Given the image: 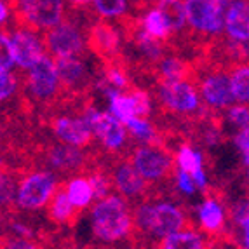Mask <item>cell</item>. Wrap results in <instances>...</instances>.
<instances>
[{
    "label": "cell",
    "mask_w": 249,
    "mask_h": 249,
    "mask_svg": "<svg viewBox=\"0 0 249 249\" xmlns=\"http://www.w3.org/2000/svg\"><path fill=\"white\" fill-rule=\"evenodd\" d=\"M89 229L92 239L101 244L125 241L134 230V213L129 200L117 192L96 200L89 213Z\"/></svg>",
    "instance_id": "obj_1"
},
{
    "label": "cell",
    "mask_w": 249,
    "mask_h": 249,
    "mask_svg": "<svg viewBox=\"0 0 249 249\" xmlns=\"http://www.w3.org/2000/svg\"><path fill=\"white\" fill-rule=\"evenodd\" d=\"M133 213L134 230L157 242L185 229L188 223L187 211L179 204L167 199H143L136 204Z\"/></svg>",
    "instance_id": "obj_2"
},
{
    "label": "cell",
    "mask_w": 249,
    "mask_h": 249,
    "mask_svg": "<svg viewBox=\"0 0 249 249\" xmlns=\"http://www.w3.org/2000/svg\"><path fill=\"white\" fill-rule=\"evenodd\" d=\"M59 188L58 176L49 169L30 171L18 179L16 206L19 211H42L47 208Z\"/></svg>",
    "instance_id": "obj_3"
},
{
    "label": "cell",
    "mask_w": 249,
    "mask_h": 249,
    "mask_svg": "<svg viewBox=\"0 0 249 249\" xmlns=\"http://www.w3.org/2000/svg\"><path fill=\"white\" fill-rule=\"evenodd\" d=\"M157 100L167 112L181 117L199 115L204 107L199 88L192 80H176V82L159 80Z\"/></svg>",
    "instance_id": "obj_4"
},
{
    "label": "cell",
    "mask_w": 249,
    "mask_h": 249,
    "mask_svg": "<svg viewBox=\"0 0 249 249\" xmlns=\"http://www.w3.org/2000/svg\"><path fill=\"white\" fill-rule=\"evenodd\" d=\"M129 160L148 183H159L171 176L176 169L175 155L160 143L138 145L133 148Z\"/></svg>",
    "instance_id": "obj_5"
},
{
    "label": "cell",
    "mask_w": 249,
    "mask_h": 249,
    "mask_svg": "<svg viewBox=\"0 0 249 249\" xmlns=\"http://www.w3.org/2000/svg\"><path fill=\"white\" fill-rule=\"evenodd\" d=\"M19 25L49 32L65 21V0H13Z\"/></svg>",
    "instance_id": "obj_6"
},
{
    "label": "cell",
    "mask_w": 249,
    "mask_h": 249,
    "mask_svg": "<svg viewBox=\"0 0 249 249\" xmlns=\"http://www.w3.org/2000/svg\"><path fill=\"white\" fill-rule=\"evenodd\" d=\"M188 28L202 38H218L225 32L227 9L218 0H185Z\"/></svg>",
    "instance_id": "obj_7"
},
{
    "label": "cell",
    "mask_w": 249,
    "mask_h": 249,
    "mask_svg": "<svg viewBox=\"0 0 249 249\" xmlns=\"http://www.w3.org/2000/svg\"><path fill=\"white\" fill-rule=\"evenodd\" d=\"M9 34V49L13 54L14 67L19 70H32L35 65L47 56V47L44 37L38 35L37 30L25 25H18Z\"/></svg>",
    "instance_id": "obj_8"
},
{
    "label": "cell",
    "mask_w": 249,
    "mask_h": 249,
    "mask_svg": "<svg viewBox=\"0 0 249 249\" xmlns=\"http://www.w3.org/2000/svg\"><path fill=\"white\" fill-rule=\"evenodd\" d=\"M47 54L54 59L82 56L88 47V34H84L75 21L65 19L44 35Z\"/></svg>",
    "instance_id": "obj_9"
},
{
    "label": "cell",
    "mask_w": 249,
    "mask_h": 249,
    "mask_svg": "<svg viewBox=\"0 0 249 249\" xmlns=\"http://www.w3.org/2000/svg\"><path fill=\"white\" fill-rule=\"evenodd\" d=\"M82 115L89 121L94 138L103 146V150H107V152H121L127 145V127H125L124 122L119 121L108 110H100V108L96 107H89L86 108V112Z\"/></svg>",
    "instance_id": "obj_10"
},
{
    "label": "cell",
    "mask_w": 249,
    "mask_h": 249,
    "mask_svg": "<svg viewBox=\"0 0 249 249\" xmlns=\"http://www.w3.org/2000/svg\"><path fill=\"white\" fill-rule=\"evenodd\" d=\"M202 98L204 107L214 112H227L230 107L237 103L235 94L232 89V79L230 71L223 68H213L200 77L197 84Z\"/></svg>",
    "instance_id": "obj_11"
},
{
    "label": "cell",
    "mask_w": 249,
    "mask_h": 249,
    "mask_svg": "<svg viewBox=\"0 0 249 249\" xmlns=\"http://www.w3.org/2000/svg\"><path fill=\"white\" fill-rule=\"evenodd\" d=\"M63 89L58 63L47 54L38 65L26 71V91L38 103H51Z\"/></svg>",
    "instance_id": "obj_12"
},
{
    "label": "cell",
    "mask_w": 249,
    "mask_h": 249,
    "mask_svg": "<svg viewBox=\"0 0 249 249\" xmlns=\"http://www.w3.org/2000/svg\"><path fill=\"white\" fill-rule=\"evenodd\" d=\"M88 47L94 56L113 63V59L121 54L122 35L112 21L100 19L92 23L88 32Z\"/></svg>",
    "instance_id": "obj_13"
},
{
    "label": "cell",
    "mask_w": 249,
    "mask_h": 249,
    "mask_svg": "<svg viewBox=\"0 0 249 249\" xmlns=\"http://www.w3.org/2000/svg\"><path fill=\"white\" fill-rule=\"evenodd\" d=\"M51 127L58 142L77 148L89 146L94 138L91 124L84 115H59L51 122Z\"/></svg>",
    "instance_id": "obj_14"
},
{
    "label": "cell",
    "mask_w": 249,
    "mask_h": 249,
    "mask_svg": "<svg viewBox=\"0 0 249 249\" xmlns=\"http://www.w3.org/2000/svg\"><path fill=\"white\" fill-rule=\"evenodd\" d=\"M44 162L47 169L53 171L54 175L73 176L86 166V154L82 152V148L58 142L46 150Z\"/></svg>",
    "instance_id": "obj_15"
},
{
    "label": "cell",
    "mask_w": 249,
    "mask_h": 249,
    "mask_svg": "<svg viewBox=\"0 0 249 249\" xmlns=\"http://www.w3.org/2000/svg\"><path fill=\"white\" fill-rule=\"evenodd\" d=\"M113 190L127 200H136L145 197L150 183L143 178L131 160H119L110 171Z\"/></svg>",
    "instance_id": "obj_16"
},
{
    "label": "cell",
    "mask_w": 249,
    "mask_h": 249,
    "mask_svg": "<svg viewBox=\"0 0 249 249\" xmlns=\"http://www.w3.org/2000/svg\"><path fill=\"white\" fill-rule=\"evenodd\" d=\"M225 38L232 46H249V0H232L225 13Z\"/></svg>",
    "instance_id": "obj_17"
},
{
    "label": "cell",
    "mask_w": 249,
    "mask_h": 249,
    "mask_svg": "<svg viewBox=\"0 0 249 249\" xmlns=\"http://www.w3.org/2000/svg\"><path fill=\"white\" fill-rule=\"evenodd\" d=\"M56 63H58V71L63 89H68L71 92H80L84 89H88L91 84H94L92 82L91 68L80 56L56 59Z\"/></svg>",
    "instance_id": "obj_18"
},
{
    "label": "cell",
    "mask_w": 249,
    "mask_h": 249,
    "mask_svg": "<svg viewBox=\"0 0 249 249\" xmlns=\"http://www.w3.org/2000/svg\"><path fill=\"white\" fill-rule=\"evenodd\" d=\"M175 160L178 169L192 175V178L196 179L199 192H208L209 178L206 169H204V155L199 148L188 145V143H181L176 150Z\"/></svg>",
    "instance_id": "obj_19"
},
{
    "label": "cell",
    "mask_w": 249,
    "mask_h": 249,
    "mask_svg": "<svg viewBox=\"0 0 249 249\" xmlns=\"http://www.w3.org/2000/svg\"><path fill=\"white\" fill-rule=\"evenodd\" d=\"M196 218L199 230L209 235H216L227 225V209L218 197H204L196 209Z\"/></svg>",
    "instance_id": "obj_20"
},
{
    "label": "cell",
    "mask_w": 249,
    "mask_h": 249,
    "mask_svg": "<svg viewBox=\"0 0 249 249\" xmlns=\"http://www.w3.org/2000/svg\"><path fill=\"white\" fill-rule=\"evenodd\" d=\"M65 192H67L68 199L71 200L75 208L79 211L92 208V204L96 202L94 190H92L91 179L88 175H73L65 181L63 185Z\"/></svg>",
    "instance_id": "obj_21"
},
{
    "label": "cell",
    "mask_w": 249,
    "mask_h": 249,
    "mask_svg": "<svg viewBox=\"0 0 249 249\" xmlns=\"http://www.w3.org/2000/svg\"><path fill=\"white\" fill-rule=\"evenodd\" d=\"M157 249H208V239L202 230L185 227L157 242Z\"/></svg>",
    "instance_id": "obj_22"
},
{
    "label": "cell",
    "mask_w": 249,
    "mask_h": 249,
    "mask_svg": "<svg viewBox=\"0 0 249 249\" xmlns=\"http://www.w3.org/2000/svg\"><path fill=\"white\" fill-rule=\"evenodd\" d=\"M100 91L105 94L108 103V112L115 115L121 122H129L131 119L136 117V110H134L133 98L129 94V91H119V89L108 88L103 84H96Z\"/></svg>",
    "instance_id": "obj_23"
},
{
    "label": "cell",
    "mask_w": 249,
    "mask_h": 249,
    "mask_svg": "<svg viewBox=\"0 0 249 249\" xmlns=\"http://www.w3.org/2000/svg\"><path fill=\"white\" fill-rule=\"evenodd\" d=\"M136 25L143 32H146L150 37L157 38V40L167 42L173 37V30H171L169 21L166 19V16L162 14V11L157 5L146 7L142 16H140V19H136Z\"/></svg>",
    "instance_id": "obj_24"
},
{
    "label": "cell",
    "mask_w": 249,
    "mask_h": 249,
    "mask_svg": "<svg viewBox=\"0 0 249 249\" xmlns=\"http://www.w3.org/2000/svg\"><path fill=\"white\" fill-rule=\"evenodd\" d=\"M131 40H133V46L136 47L138 54H140L146 63L157 65V63L166 56V42L150 37V35L146 34V32H143L138 25L134 26Z\"/></svg>",
    "instance_id": "obj_25"
},
{
    "label": "cell",
    "mask_w": 249,
    "mask_h": 249,
    "mask_svg": "<svg viewBox=\"0 0 249 249\" xmlns=\"http://www.w3.org/2000/svg\"><path fill=\"white\" fill-rule=\"evenodd\" d=\"M159 80L176 82V80H190L192 68L187 61L175 54H166L160 61L155 65Z\"/></svg>",
    "instance_id": "obj_26"
},
{
    "label": "cell",
    "mask_w": 249,
    "mask_h": 249,
    "mask_svg": "<svg viewBox=\"0 0 249 249\" xmlns=\"http://www.w3.org/2000/svg\"><path fill=\"white\" fill-rule=\"evenodd\" d=\"M47 214H49V218L54 223H58V225H71L77 220L79 209L75 208L73 204H71V200L68 199L63 185L58 188L56 196L53 197L51 204L47 206Z\"/></svg>",
    "instance_id": "obj_27"
},
{
    "label": "cell",
    "mask_w": 249,
    "mask_h": 249,
    "mask_svg": "<svg viewBox=\"0 0 249 249\" xmlns=\"http://www.w3.org/2000/svg\"><path fill=\"white\" fill-rule=\"evenodd\" d=\"M162 11V14L169 21L173 35L181 34L183 30L188 28L187 21V7L185 0H155V4Z\"/></svg>",
    "instance_id": "obj_28"
},
{
    "label": "cell",
    "mask_w": 249,
    "mask_h": 249,
    "mask_svg": "<svg viewBox=\"0 0 249 249\" xmlns=\"http://www.w3.org/2000/svg\"><path fill=\"white\" fill-rule=\"evenodd\" d=\"M125 127L129 131V136L136 140L140 145H152L159 143V133L154 122H150L146 117H134L129 122H125Z\"/></svg>",
    "instance_id": "obj_29"
},
{
    "label": "cell",
    "mask_w": 249,
    "mask_h": 249,
    "mask_svg": "<svg viewBox=\"0 0 249 249\" xmlns=\"http://www.w3.org/2000/svg\"><path fill=\"white\" fill-rule=\"evenodd\" d=\"M232 89L237 103L249 105V61H239L230 68Z\"/></svg>",
    "instance_id": "obj_30"
},
{
    "label": "cell",
    "mask_w": 249,
    "mask_h": 249,
    "mask_svg": "<svg viewBox=\"0 0 249 249\" xmlns=\"http://www.w3.org/2000/svg\"><path fill=\"white\" fill-rule=\"evenodd\" d=\"M131 0H92V9L100 19L117 21L127 16Z\"/></svg>",
    "instance_id": "obj_31"
},
{
    "label": "cell",
    "mask_w": 249,
    "mask_h": 249,
    "mask_svg": "<svg viewBox=\"0 0 249 249\" xmlns=\"http://www.w3.org/2000/svg\"><path fill=\"white\" fill-rule=\"evenodd\" d=\"M98 84L119 89V91H129L131 89V80H129L127 71L119 63H107L103 68V75L98 80Z\"/></svg>",
    "instance_id": "obj_32"
},
{
    "label": "cell",
    "mask_w": 249,
    "mask_h": 249,
    "mask_svg": "<svg viewBox=\"0 0 249 249\" xmlns=\"http://www.w3.org/2000/svg\"><path fill=\"white\" fill-rule=\"evenodd\" d=\"M89 179H91V185H92V190H94V196H96V200L100 199H105L108 197L110 194H113V183H112V178L110 175L103 173L100 169H94L91 173H88Z\"/></svg>",
    "instance_id": "obj_33"
},
{
    "label": "cell",
    "mask_w": 249,
    "mask_h": 249,
    "mask_svg": "<svg viewBox=\"0 0 249 249\" xmlns=\"http://www.w3.org/2000/svg\"><path fill=\"white\" fill-rule=\"evenodd\" d=\"M225 119L235 131L239 129H248L249 127V105L235 103L225 112Z\"/></svg>",
    "instance_id": "obj_34"
},
{
    "label": "cell",
    "mask_w": 249,
    "mask_h": 249,
    "mask_svg": "<svg viewBox=\"0 0 249 249\" xmlns=\"http://www.w3.org/2000/svg\"><path fill=\"white\" fill-rule=\"evenodd\" d=\"M173 183H175V190L178 192V194H181L183 197H192L194 194L199 192L197 183H196V179L192 178V175L178 169V167H176L175 173H173Z\"/></svg>",
    "instance_id": "obj_35"
},
{
    "label": "cell",
    "mask_w": 249,
    "mask_h": 249,
    "mask_svg": "<svg viewBox=\"0 0 249 249\" xmlns=\"http://www.w3.org/2000/svg\"><path fill=\"white\" fill-rule=\"evenodd\" d=\"M129 94L133 98L134 110H136V117H146L148 119L152 115V110H154V101H152V96L148 94L143 89H129Z\"/></svg>",
    "instance_id": "obj_36"
},
{
    "label": "cell",
    "mask_w": 249,
    "mask_h": 249,
    "mask_svg": "<svg viewBox=\"0 0 249 249\" xmlns=\"http://www.w3.org/2000/svg\"><path fill=\"white\" fill-rule=\"evenodd\" d=\"M18 88H19V80L16 73L9 70H0V101L5 103L7 100H11L18 92Z\"/></svg>",
    "instance_id": "obj_37"
},
{
    "label": "cell",
    "mask_w": 249,
    "mask_h": 249,
    "mask_svg": "<svg viewBox=\"0 0 249 249\" xmlns=\"http://www.w3.org/2000/svg\"><path fill=\"white\" fill-rule=\"evenodd\" d=\"M16 192H18V181L13 178H9L4 173V175H2V181H0V202H2L4 208L14 206Z\"/></svg>",
    "instance_id": "obj_38"
},
{
    "label": "cell",
    "mask_w": 249,
    "mask_h": 249,
    "mask_svg": "<svg viewBox=\"0 0 249 249\" xmlns=\"http://www.w3.org/2000/svg\"><path fill=\"white\" fill-rule=\"evenodd\" d=\"M14 61H13V54L9 49V34L7 30H2V35H0V70H14Z\"/></svg>",
    "instance_id": "obj_39"
},
{
    "label": "cell",
    "mask_w": 249,
    "mask_h": 249,
    "mask_svg": "<svg viewBox=\"0 0 249 249\" xmlns=\"http://www.w3.org/2000/svg\"><path fill=\"white\" fill-rule=\"evenodd\" d=\"M2 249H42L38 242L34 241V237H18L7 235L2 242Z\"/></svg>",
    "instance_id": "obj_40"
},
{
    "label": "cell",
    "mask_w": 249,
    "mask_h": 249,
    "mask_svg": "<svg viewBox=\"0 0 249 249\" xmlns=\"http://www.w3.org/2000/svg\"><path fill=\"white\" fill-rule=\"evenodd\" d=\"M232 142H233V145H235V148L239 150V154H241L244 166L246 164H249V127L235 131V133H233Z\"/></svg>",
    "instance_id": "obj_41"
},
{
    "label": "cell",
    "mask_w": 249,
    "mask_h": 249,
    "mask_svg": "<svg viewBox=\"0 0 249 249\" xmlns=\"http://www.w3.org/2000/svg\"><path fill=\"white\" fill-rule=\"evenodd\" d=\"M16 14V9H14L13 0H0V23H2V28H7V21Z\"/></svg>",
    "instance_id": "obj_42"
},
{
    "label": "cell",
    "mask_w": 249,
    "mask_h": 249,
    "mask_svg": "<svg viewBox=\"0 0 249 249\" xmlns=\"http://www.w3.org/2000/svg\"><path fill=\"white\" fill-rule=\"evenodd\" d=\"M204 143L208 146H216L221 143V131L214 125H208L204 131Z\"/></svg>",
    "instance_id": "obj_43"
},
{
    "label": "cell",
    "mask_w": 249,
    "mask_h": 249,
    "mask_svg": "<svg viewBox=\"0 0 249 249\" xmlns=\"http://www.w3.org/2000/svg\"><path fill=\"white\" fill-rule=\"evenodd\" d=\"M9 230H11V235L34 237V230L30 229L28 225L23 223V221H11V225H9Z\"/></svg>",
    "instance_id": "obj_44"
},
{
    "label": "cell",
    "mask_w": 249,
    "mask_h": 249,
    "mask_svg": "<svg viewBox=\"0 0 249 249\" xmlns=\"http://www.w3.org/2000/svg\"><path fill=\"white\" fill-rule=\"evenodd\" d=\"M239 230H241V244L242 249H249V220L248 218H242L239 223H237Z\"/></svg>",
    "instance_id": "obj_45"
},
{
    "label": "cell",
    "mask_w": 249,
    "mask_h": 249,
    "mask_svg": "<svg viewBox=\"0 0 249 249\" xmlns=\"http://www.w3.org/2000/svg\"><path fill=\"white\" fill-rule=\"evenodd\" d=\"M67 2L73 5V7H86V5L92 4V0H67Z\"/></svg>",
    "instance_id": "obj_46"
},
{
    "label": "cell",
    "mask_w": 249,
    "mask_h": 249,
    "mask_svg": "<svg viewBox=\"0 0 249 249\" xmlns=\"http://www.w3.org/2000/svg\"><path fill=\"white\" fill-rule=\"evenodd\" d=\"M218 2H220V4L223 5L225 9H227V7H229V5H230V2H232V0H218Z\"/></svg>",
    "instance_id": "obj_47"
},
{
    "label": "cell",
    "mask_w": 249,
    "mask_h": 249,
    "mask_svg": "<svg viewBox=\"0 0 249 249\" xmlns=\"http://www.w3.org/2000/svg\"><path fill=\"white\" fill-rule=\"evenodd\" d=\"M246 218L249 220V199L246 200Z\"/></svg>",
    "instance_id": "obj_48"
},
{
    "label": "cell",
    "mask_w": 249,
    "mask_h": 249,
    "mask_svg": "<svg viewBox=\"0 0 249 249\" xmlns=\"http://www.w3.org/2000/svg\"><path fill=\"white\" fill-rule=\"evenodd\" d=\"M246 173H248V181H249V164H246Z\"/></svg>",
    "instance_id": "obj_49"
},
{
    "label": "cell",
    "mask_w": 249,
    "mask_h": 249,
    "mask_svg": "<svg viewBox=\"0 0 249 249\" xmlns=\"http://www.w3.org/2000/svg\"><path fill=\"white\" fill-rule=\"evenodd\" d=\"M61 249H67V248H61Z\"/></svg>",
    "instance_id": "obj_50"
}]
</instances>
